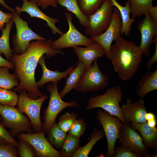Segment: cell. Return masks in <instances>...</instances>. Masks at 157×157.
<instances>
[{"label":"cell","instance_id":"6da1fadb","mask_svg":"<svg viewBox=\"0 0 157 157\" xmlns=\"http://www.w3.org/2000/svg\"><path fill=\"white\" fill-rule=\"evenodd\" d=\"M52 42L51 39L37 40L30 43L24 53L19 55L13 54L10 61L14 66V74L20 81L19 85L13 89V91L20 92L26 90L28 96L34 99L43 96L37 86L35 78L39 60L44 54H46L48 58L58 53L64 54L52 47Z\"/></svg>","mask_w":157,"mask_h":157},{"label":"cell","instance_id":"7a4b0ae2","mask_svg":"<svg viewBox=\"0 0 157 157\" xmlns=\"http://www.w3.org/2000/svg\"><path fill=\"white\" fill-rule=\"evenodd\" d=\"M115 41L110 47L109 59L119 77L124 81L129 80L138 70L143 54L133 42L121 37Z\"/></svg>","mask_w":157,"mask_h":157},{"label":"cell","instance_id":"3957f363","mask_svg":"<svg viewBox=\"0 0 157 157\" xmlns=\"http://www.w3.org/2000/svg\"><path fill=\"white\" fill-rule=\"evenodd\" d=\"M122 91L119 85L108 88L102 95L91 97L88 100L86 110L99 108L118 117L125 123L119 103L122 100Z\"/></svg>","mask_w":157,"mask_h":157},{"label":"cell","instance_id":"277c9868","mask_svg":"<svg viewBox=\"0 0 157 157\" xmlns=\"http://www.w3.org/2000/svg\"><path fill=\"white\" fill-rule=\"evenodd\" d=\"M57 81L48 83L47 91L50 94V97L47 107L43 110V131L47 134L52 124L55 122L59 113L66 108L73 107L79 108L78 104L75 101L66 102L63 101L58 92Z\"/></svg>","mask_w":157,"mask_h":157},{"label":"cell","instance_id":"5b68a950","mask_svg":"<svg viewBox=\"0 0 157 157\" xmlns=\"http://www.w3.org/2000/svg\"><path fill=\"white\" fill-rule=\"evenodd\" d=\"M0 115L4 126L10 129V133L15 138L20 133H34L31 123L28 118L15 106L0 105Z\"/></svg>","mask_w":157,"mask_h":157},{"label":"cell","instance_id":"8992f818","mask_svg":"<svg viewBox=\"0 0 157 157\" xmlns=\"http://www.w3.org/2000/svg\"><path fill=\"white\" fill-rule=\"evenodd\" d=\"M17 103V109L22 113L25 114L30 120L34 133L43 131V126L40 118V110L44 101L47 99L44 94L39 99H34L28 96L26 91L20 92Z\"/></svg>","mask_w":157,"mask_h":157},{"label":"cell","instance_id":"52a82bcc","mask_svg":"<svg viewBox=\"0 0 157 157\" xmlns=\"http://www.w3.org/2000/svg\"><path fill=\"white\" fill-rule=\"evenodd\" d=\"M109 80L107 76L100 70L97 60L88 67L79 82L74 89L82 93L96 92L107 87Z\"/></svg>","mask_w":157,"mask_h":157},{"label":"cell","instance_id":"ba28073f","mask_svg":"<svg viewBox=\"0 0 157 157\" xmlns=\"http://www.w3.org/2000/svg\"><path fill=\"white\" fill-rule=\"evenodd\" d=\"M96 118L102 126L106 137L108 147L106 156L114 157L115 144L124 123L117 117L101 110L97 111Z\"/></svg>","mask_w":157,"mask_h":157},{"label":"cell","instance_id":"9c48e42d","mask_svg":"<svg viewBox=\"0 0 157 157\" xmlns=\"http://www.w3.org/2000/svg\"><path fill=\"white\" fill-rule=\"evenodd\" d=\"M13 13L14 16L13 20L17 31L13 37V54L19 55L24 53L32 40H46L33 31L29 27L27 22L22 19L15 11Z\"/></svg>","mask_w":157,"mask_h":157},{"label":"cell","instance_id":"30bf717a","mask_svg":"<svg viewBox=\"0 0 157 157\" xmlns=\"http://www.w3.org/2000/svg\"><path fill=\"white\" fill-rule=\"evenodd\" d=\"M113 6L110 0H105L101 6L88 16V23L85 33L91 37L98 36L105 31L112 19Z\"/></svg>","mask_w":157,"mask_h":157},{"label":"cell","instance_id":"8fae6325","mask_svg":"<svg viewBox=\"0 0 157 157\" xmlns=\"http://www.w3.org/2000/svg\"><path fill=\"white\" fill-rule=\"evenodd\" d=\"M65 16L68 24V30L66 33L60 35L58 39L53 41L52 47L59 50L68 47L89 45L93 40L83 35L76 28L72 22V13L66 12Z\"/></svg>","mask_w":157,"mask_h":157},{"label":"cell","instance_id":"7c38bea8","mask_svg":"<svg viewBox=\"0 0 157 157\" xmlns=\"http://www.w3.org/2000/svg\"><path fill=\"white\" fill-rule=\"evenodd\" d=\"M130 122H126L121 127L119 142L121 146L128 147L135 153L145 157H157L156 154L151 156L145 146L142 138L135 130L130 126Z\"/></svg>","mask_w":157,"mask_h":157},{"label":"cell","instance_id":"4fadbf2b","mask_svg":"<svg viewBox=\"0 0 157 157\" xmlns=\"http://www.w3.org/2000/svg\"><path fill=\"white\" fill-rule=\"evenodd\" d=\"M42 131L32 133H20L17 138L29 143L33 147L36 156L38 157H63L59 151L55 149L49 142Z\"/></svg>","mask_w":157,"mask_h":157},{"label":"cell","instance_id":"5bb4252c","mask_svg":"<svg viewBox=\"0 0 157 157\" xmlns=\"http://www.w3.org/2000/svg\"><path fill=\"white\" fill-rule=\"evenodd\" d=\"M122 27V19L119 12L116 8L113 12L112 19L105 31L99 35L91 37V39L99 44L103 48L106 58H109L110 51L112 44L121 37Z\"/></svg>","mask_w":157,"mask_h":157},{"label":"cell","instance_id":"9a60e30c","mask_svg":"<svg viewBox=\"0 0 157 157\" xmlns=\"http://www.w3.org/2000/svg\"><path fill=\"white\" fill-rule=\"evenodd\" d=\"M144 19L137 24V27L141 35V41L138 46L140 51L146 57L150 55L149 48L153 38L157 35V23L151 18L147 12Z\"/></svg>","mask_w":157,"mask_h":157},{"label":"cell","instance_id":"2e32d148","mask_svg":"<svg viewBox=\"0 0 157 157\" xmlns=\"http://www.w3.org/2000/svg\"><path fill=\"white\" fill-rule=\"evenodd\" d=\"M126 102L121 107L125 122L140 123L147 121L145 116L147 111L142 99L132 102L131 99L127 97Z\"/></svg>","mask_w":157,"mask_h":157},{"label":"cell","instance_id":"e0dca14e","mask_svg":"<svg viewBox=\"0 0 157 157\" xmlns=\"http://www.w3.org/2000/svg\"><path fill=\"white\" fill-rule=\"evenodd\" d=\"M22 6L16 7L15 11L18 14L22 12L28 13L31 17H36L44 20L52 32L53 34L58 33L60 35L63 33L56 26V24L59 22L58 19L50 17L42 12L38 7L37 4L32 1L22 0Z\"/></svg>","mask_w":157,"mask_h":157},{"label":"cell","instance_id":"ac0fdd59","mask_svg":"<svg viewBox=\"0 0 157 157\" xmlns=\"http://www.w3.org/2000/svg\"><path fill=\"white\" fill-rule=\"evenodd\" d=\"M74 48L78 61L84 63L87 67L90 66L93 62L97 60L98 58L105 55V52L103 47L93 40L85 47L76 46Z\"/></svg>","mask_w":157,"mask_h":157},{"label":"cell","instance_id":"d6986e66","mask_svg":"<svg viewBox=\"0 0 157 157\" xmlns=\"http://www.w3.org/2000/svg\"><path fill=\"white\" fill-rule=\"evenodd\" d=\"M131 126L138 130L141 135L144 145L147 148L157 152V129L149 126L147 121L143 123H130Z\"/></svg>","mask_w":157,"mask_h":157},{"label":"cell","instance_id":"ffe728a7","mask_svg":"<svg viewBox=\"0 0 157 157\" xmlns=\"http://www.w3.org/2000/svg\"><path fill=\"white\" fill-rule=\"evenodd\" d=\"M44 55L42 56L38 61V64L41 66L42 70V74L40 80L36 82L37 86L38 88H42L46 83L54 81H58L63 78H67V76L73 70L75 65L70 66L63 72H60L58 70L51 71L47 69L46 66Z\"/></svg>","mask_w":157,"mask_h":157},{"label":"cell","instance_id":"44dd1931","mask_svg":"<svg viewBox=\"0 0 157 157\" xmlns=\"http://www.w3.org/2000/svg\"><path fill=\"white\" fill-rule=\"evenodd\" d=\"M157 89V69L147 71L140 79L136 87L135 93L139 99H142L150 92Z\"/></svg>","mask_w":157,"mask_h":157},{"label":"cell","instance_id":"7402d4cb","mask_svg":"<svg viewBox=\"0 0 157 157\" xmlns=\"http://www.w3.org/2000/svg\"><path fill=\"white\" fill-rule=\"evenodd\" d=\"M88 67L83 62L79 61L76 67L70 73L66 78L65 86L59 94L62 98L72 90L79 82Z\"/></svg>","mask_w":157,"mask_h":157},{"label":"cell","instance_id":"603a6c76","mask_svg":"<svg viewBox=\"0 0 157 157\" xmlns=\"http://www.w3.org/2000/svg\"><path fill=\"white\" fill-rule=\"evenodd\" d=\"M110 0L111 5L117 8L120 14L122 22L120 33L122 35L124 34L125 36H127L129 34L132 24L135 21V19L130 17L131 11L130 4L127 1L125 6H123L116 0Z\"/></svg>","mask_w":157,"mask_h":157},{"label":"cell","instance_id":"cb8c5ba5","mask_svg":"<svg viewBox=\"0 0 157 157\" xmlns=\"http://www.w3.org/2000/svg\"><path fill=\"white\" fill-rule=\"evenodd\" d=\"M105 136L101 129L94 130L90 136L89 141L85 146L79 147L72 157H88L94 145Z\"/></svg>","mask_w":157,"mask_h":157},{"label":"cell","instance_id":"d4e9b609","mask_svg":"<svg viewBox=\"0 0 157 157\" xmlns=\"http://www.w3.org/2000/svg\"><path fill=\"white\" fill-rule=\"evenodd\" d=\"M47 134V140L57 149L60 148L67 135V133L59 128L56 122L52 124Z\"/></svg>","mask_w":157,"mask_h":157},{"label":"cell","instance_id":"484cf974","mask_svg":"<svg viewBox=\"0 0 157 157\" xmlns=\"http://www.w3.org/2000/svg\"><path fill=\"white\" fill-rule=\"evenodd\" d=\"M58 2L74 14L81 25L85 28L87 27L88 23V16L85 15L81 11L77 0H58Z\"/></svg>","mask_w":157,"mask_h":157},{"label":"cell","instance_id":"4316f807","mask_svg":"<svg viewBox=\"0 0 157 157\" xmlns=\"http://www.w3.org/2000/svg\"><path fill=\"white\" fill-rule=\"evenodd\" d=\"M130 5L132 18L135 19L148 12L153 0H127Z\"/></svg>","mask_w":157,"mask_h":157},{"label":"cell","instance_id":"83f0119b","mask_svg":"<svg viewBox=\"0 0 157 157\" xmlns=\"http://www.w3.org/2000/svg\"><path fill=\"white\" fill-rule=\"evenodd\" d=\"M13 22V19L6 24V27L2 30V34L0 38V54H3L8 60H10L13 54L10 46L9 40L10 30Z\"/></svg>","mask_w":157,"mask_h":157},{"label":"cell","instance_id":"f1b7e54d","mask_svg":"<svg viewBox=\"0 0 157 157\" xmlns=\"http://www.w3.org/2000/svg\"><path fill=\"white\" fill-rule=\"evenodd\" d=\"M80 142L79 138L67 134L59 151L62 157H72L80 147Z\"/></svg>","mask_w":157,"mask_h":157},{"label":"cell","instance_id":"f546056e","mask_svg":"<svg viewBox=\"0 0 157 157\" xmlns=\"http://www.w3.org/2000/svg\"><path fill=\"white\" fill-rule=\"evenodd\" d=\"M10 69L6 67H0V87L11 89L19 84V80L14 74L9 73Z\"/></svg>","mask_w":157,"mask_h":157},{"label":"cell","instance_id":"4dcf8cb0","mask_svg":"<svg viewBox=\"0 0 157 157\" xmlns=\"http://www.w3.org/2000/svg\"><path fill=\"white\" fill-rule=\"evenodd\" d=\"M105 0H77L82 12L88 16L94 13L102 5Z\"/></svg>","mask_w":157,"mask_h":157},{"label":"cell","instance_id":"1f68e13d","mask_svg":"<svg viewBox=\"0 0 157 157\" xmlns=\"http://www.w3.org/2000/svg\"><path fill=\"white\" fill-rule=\"evenodd\" d=\"M18 99L16 92L0 87V105L15 106H17Z\"/></svg>","mask_w":157,"mask_h":157},{"label":"cell","instance_id":"d6a6232c","mask_svg":"<svg viewBox=\"0 0 157 157\" xmlns=\"http://www.w3.org/2000/svg\"><path fill=\"white\" fill-rule=\"evenodd\" d=\"M78 117V114L74 112L70 113L66 112L59 118L57 124L61 130L67 133Z\"/></svg>","mask_w":157,"mask_h":157},{"label":"cell","instance_id":"836d02e7","mask_svg":"<svg viewBox=\"0 0 157 157\" xmlns=\"http://www.w3.org/2000/svg\"><path fill=\"white\" fill-rule=\"evenodd\" d=\"M18 156L17 147L0 138V157H17Z\"/></svg>","mask_w":157,"mask_h":157},{"label":"cell","instance_id":"e575fe53","mask_svg":"<svg viewBox=\"0 0 157 157\" xmlns=\"http://www.w3.org/2000/svg\"><path fill=\"white\" fill-rule=\"evenodd\" d=\"M87 125L83 119H76L71 125L68 132V134L79 138L85 131Z\"/></svg>","mask_w":157,"mask_h":157},{"label":"cell","instance_id":"d590c367","mask_svg":"<svg viewBox=\"0 0 157 157\" xmlns=\"http://www.w3.org/2000/svg\"><path fill=\"white\" fill-rule=\"evenodd\" d=\"M17 147L18 155L20 157H35V150L33 146L27 142L18 138Z\"/></svg>","mask_w":157,"mask_h":157},{"label":"cell","instance_id":"8d00e7d4","mask_svg":"<svg viewBox=\"0 0 157 157\" xmlns=\"http://www.w3.org/2000/svg\"><path fill=\"white\" fill-rule=\"evenodd\" d=\"M115 154L114 157H142L139 154L133 152L128 147L121 146L115 147Z\"/></svg>","mask_w":157,"mask_h":157},{"label":"cell","instance_id":"74e56055","mask_svg":"<svg viewBox=\"0 0 157 157\" xmlns=\"http://www.w3.org/2000/svg\"><path fill=\"white\" fill-rule=\"evenodd\" d=\"M0 138L6 140L17 147L18 142L6 129L0 121Z\"/></svg>","mask_w":157,"mask_h":157},{"label":"cell","instance_id":"f35d334b","mask_svg":"<svg viewBox=\"0 0 157 157\" xmlns=\"http://www.w3.org/2000/svg\"><path fill=\"white\" fill-rule=\"evenodd\" d=\"M13 17V13H5L0 9V30L3 29L5 24L9 22Z\"/></svg>","mask_w":157,"mask_h":157},{"label":"cell","instance_id":"ab89813d","mask_svg":"<svg viewBox=\"0 0 157 157\" xmlns=\"http://www.w3.org/2000/svg\"><path fill=\"white\" fill-rule=\"evenodd\" d=\"M153 40L155 44V51L153 56L146 62V68L147 71H149L157 61V35L154 36Z\"/></svg>","mask_w":157,"mask_h":157},{"label":"cell","instance_id":"60d3db41","mask_svg":"<svg viewBox=\"0 0 157 157\" xmlns=\"http://www.w3.org/2000/svg\"><path fill=\"white\" fill-rule=\"evenodd\" d=\"M38 6L45 9L49 6L57 7L58 6V0H37Z\"/></svg>","mask_w":157,"mask_h":157},{"label":"cell","instance_id":"b9f144b4","mask_svg":"<svg viewBox=\"0 0 157 157\" xmlns=\"http://www.w3.org/2000/svg\"><path fill=\"white\" fill-rule=\"evenodd\" d=\"M148 13L152 19L157 23V6H152L149 9Z\"/></svg>","mask_w":157,"mask_h":157},{"label":"cell","instance_id":"7bdbcfd3","mask_svg":"<svg viewBox=\"0 0 157 157\" xmlns=\"http://www.w3.org/2000/svg\"><path fill=\"white\" fill-rule=\"evenodd\" d=\"M0 67H7L10 69H13L14 66L10 61L3 58L0 54Z\"/></svg>","mask_w":157,"mask_h":157},{"label":"cell","instance_id":"ee69618b","mask_svg":"<svg viewBox=\"0 0 157 157\" xmlns=\"http://www.w3.org/2000/svg\"><path fill=\"white\" fill-rule=\"evenodd\" d=\"M145 118L147 121L156 119L154 113L152 112H147L145 115Z\"/></svg>","mask_w":157,"mask_h":157},{"label":"cell","instance_id":"f6af8a7d","mask_svg":"<svg viewBox=\"0 0 157 157\" xmlns=\"http://www.w3.org/2000/svg\"><path fill=\"white\" fill-rule=\"evenodd\" d=\"M0 4H1L5 8L9 10L12 13L13 12L15 11V9L9 7L5 2L3 0H0Z\"/></svg>","mask_w":157,"mask_h":157},{"label":"cell","instance_id":"bcb514c9","mask_svg":"<svg viewBox=\"0 0 157 157\" xmlns=\"http://www.w3.org/2000/svg\"><path fill=\"white\" fill-rule=\"evenodd\" d=\"M149 125L152 127H156L157 122L156 119L147 121Z\"/></svg>","mask_w":157,"mask_h":157},{"label":"cell","instance_id":"7dc6e473","mask_svg":"<svg viewBox=\"0 0 157 157\" xmlns=\"http://www.w3.org/2000/svg\"><path fill=\"white\" fill-rule=\"evenodd\" d=\"M29 1H32L35 3H37V0H28Z\"/></svg>","mask_w":157,"mask_h":157},{"label":"cell","instance_id":"c3c4849f","mask_svg":"<svg viewBox=\"0 0 157 157\" xmlns=\"http://www.w3.org/2000/svg\"><path fill=\"white\" fill-rule=\"evenodd\" d=\"M2 120V118L1 116H0V120H1V121Z\"/></svg>","mask_w":157,"mask_h":157}]
</instances>
